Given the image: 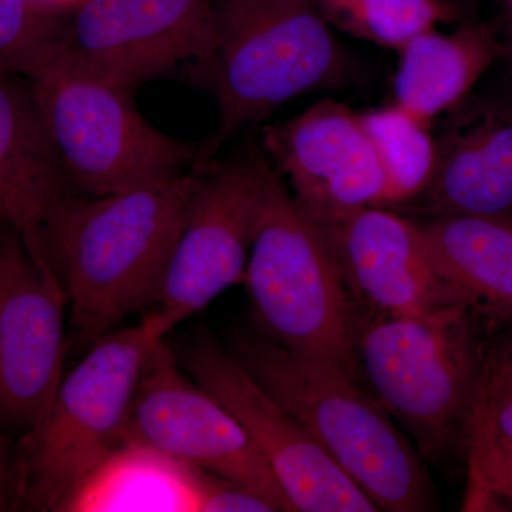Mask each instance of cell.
Wrapping results in <instances>:
<instances>
[{
  "label": "cell",
  "mask_w": 512,
  "mask_h": 512,
  "mask_svg": "<svg viewBox=\"0 0 512 512\" xmlns=\"http://www.w3.org/2000/svg\"><path fill=\"white\" fill-rule=\"evenodd\" d=\"M227 349L377 510H430L431 484L419 451L359 380L339 367L289 352L259 332L237 333Z\"/></svg>",
  "instance_id": "7a4b0ae2"
},
{
  "label": "cell",
  "mask_w": 512,
  "mask_h": 512,
  "mask_svg": "<svg viewBox=\"0 0 512 512\" xmlns=\"http://www.w3.org/2000/svg\"><path fill=\"white\" fill-rule=\"evenodd\" d=\"M387 177L383 208L421 197L436 167V137L431 126L413 119L396 104L360 113Z\"/></svg>",
  "instance_id": "ffe728a7"
},
{
  "label": "cell",
  "mask_w": 512,
  "mask_h": 512,
  "mask_svg": "<svg viewBox=\"0 0 512 512\" xmlns=\"http://www.w3.org/2000/svg\"><path fill=\"white\" fill-rule=\"evenodd\" d=\"M20 510L16 446L0 431V512Z\"/></svg>",
  "instance_id": "484cf974"
},
{
  "label": "cell",
  "mask_w": 512,
  "mask_h": 512,
  "mask_svg": "<svg viewBox=\"0 0 512 512\" xmlns=\"http://www.w3.org/2000/svg\"><path fill=\"white\" fill-rule=\"evenodd\" d=\"M274 170L258 150L198 170V185L156 302L141 318L154 339H167L184 320L244 282Z\"/></svg>",
  "instance_id": "ba28073f"
},
{
  "label": "cell",
  "mask_w": 512,
  "mask_h": 512,
  "mask_svg": "<svg viewBox=\"0 0 512 512\" xmlns=\"http://www.w3.org/2000/svg\"><path fill=\"white\" fill-rule=\"evenodd\" d=\"M47 8L63 13L64 10L76 9L84 0H40Z\"/></svg>",
  "instance_id": "83f0119b"
},
{
  "label": "cell",
  "mask_w": 512,
  "mask_h": 512,
  "mask_svg": "<svg viewBox=\"0 0 512 512\" xmlns=\"http://www.w3.org/2000/svg\"><path fill=\"white\" fill-rule=\"evenodd\" d=\"M421 244L441 278L512 311V221L443 214L417 224Z\"/></svg>",
  "instance_id": "d6986e66"
},
{
  "label": "cell",
  "mask_w": 512,
  "mask_h": 512,
  "mask_svg": "<svg viewBox=\"0 0 512 512\" xmlns=\"http://www.w3.org/2000/svg\"><path fill=\"white\" fill-rule=\"evenodd\" d=\"M505 37L503 42V57L510 63L512 69V0H505Z\"/></svg>",
  "instance_id": "4316f807"
},
{
  "label": "cell",
  "mask_w": 512,
  "mask_h": 512,
  "mask_svg": "<svg viewBox=\"0 0 512 512\" xmlns=\"http://www.w3.org/2000/svg\"><path fill=\"white\" fill-rule=\"evenodd\" d=\"M66 293L10 229L0 264V431L22 440L62 382Z\"/></svg>",
  "instance_id": "7c38bea8"
},
{
  "label": "cell",
  "mask_w": 512,
  "mask_h": 512,
  "mask_svg": "<svg viewBox=\"0 0 512 512\" xmlns=\"http://www.w3.org/2000/svg\"><path fill=\"white\" fill-rule=\"evenodd\" d=\"M64 26L40 0H0V74L35 79L59 56Z\"/></svg>",
  "instance_id": "7402d4cb"
},
{
  "label": "cell",
  "mask_w": 512,
  "mask_h": 512,
  "mask_svg": "<svg viewBox=\"0 0 512 512\" xmlns=\"http://www.w3.org/2000/svg\"><path fill=\"white\" fill-rule=\"evenodd\" d=\"M26 80L0 74V221L43 271L55 272L49 225L72 195Z\"/></svg>",
  "instance_id": "9a60e30c"
},
{
  "label": "cell",
  "mask_w": 512,
  "mask_h": 512,
  "mask_svg": "<svg viewBox=\"0 0 512 512\" xmlns=\"http://www.w3.org/2000/svg\"><path fill=\"white\" fill-rule=\"evenodd\" d=\"M218 127L197 168L249 124L305 93L340 84L349 60L316 0H211Z\"/></svg>",
  "instance_id": "3957f363"
},
{
  "label": "cell",
  "mask_w": 512,
  "mask_h": 512,
  "mask_svg": "<svg viewBox=\"0 0 512 512\" xmlns=\"http://www.w3.org/2000/svg\"><path fill=\"white\" fill-rule=\"evenodd\" d=\"M158 342L140 320L97 340L63 376L43 419L16 444L20 510L57 511L126 443L134 394Z\"/></svg>",
  "instance_id": "52a82bcc"
},
{
  "label": "cell",
  "mask_w": 512,
  "mask_h": 512,
  "mask_svg": "<svg viewBox=\"0 0 512 512\" xmlns=\"http://www.w3.org/2000/svg\"><path fill=\"white\" fill-rule=\"evenodd\" d=\"M512 503V456H468L466 510H483L491 501Z\"/></svg>",
  "instance_id": "cb8c5ba5"
},
{
  "label": "cell",
  "mask_w": 512,
  "mask_h": 512,
  "mask_svg": "<svg viewBox=\"0 0 512 512\" xmlns=\"http://www.w3.org/2000/svg\"><path fill=\"white\" fill-rule=\"evenodd\" d=\"M214 46L211 0H84L56 60L134 92L171 74L211 90Z\"/></svg>",
  "instance_id": "9c48e42d"
},
{
  "label": "cell",
  "mask_w": 512,
  "mask_h": 512,
  "mask_svg": "<svg viewBox=\"0 0 512 512\" xmlns=\"http://www.w3.org/2000/svg\"><path fill=\"white\" fill-rule=\"evenodd\" d=\"M9 232L8 225L0 221V264H2L3 254H5L6 239H8Z\"/></svg>",
  "instance_id": "f1b7e54d"
},
{
  "label": "cell",
  "mask_w": 512,
  "mask_h": 512,
  "mask_svg": "<svg viewBox=\"0 0 512 512\" xmlns=\"http://www.w3.org/2000/svg\"><path fill=\"white\" fill-rule=\"evenodd\" d=\"M262 150L306 214L383 207L387 177L360 113L316 101L291 120L265 127Z\"/></svg>",
  "instance_id": "5bb4252c"
},
{
  "label": "cell",
  "mask_w": 512,
  "mask_h": 512,
  "mask_svg": "<svg viewBox=\"0 0 512 512\" xmlns=\"http://www.w3.org/2000/svg\"><path fill=\"white\" fill-rule=\"evenodd\" d=\"M468 308L426 315L370 316L356 323V359L377 402L440 460L467 439L483 357Z\"/></svg>",
  "instance_id": "8992f818"
},
{
  "label": "cell",
  "mask_w": 512,
  "mask_h": 512,
  "mask_svg": "<svg viewBox=\"0 0 512 512\" xmlns=\"http://www.w3.org/2000/svg\"><path fill=\"white\" fill-rule=\"evenodd\" d=\"M309 218L325 238L350 299L353 296L372 315H426L476 305L437 274L414 222L383 207Z\"/></svg>",
  "instance_id": "4fadbf2b"
},
{
  "label": "cell",
  "mask_w": 512,
  "mask_h": 512,
  "mask_svg": "<svg viewBox=\"0 0 512 512\" xmlns=\"http://www.w3.org/2000/svg\"><path fill=\"white\" fill-rule=\"evenodd\" d=\"M329 25L399 52L409 40L453 19L446 0H316Z\"/></svg>",
  "instance_id": "44dd1931"
},
{
  "label": "cell",
  "mask_w": 512,
  "mask_h": 512,
  "mask_svg": "<svg viewBox=\"0 0 512 512\" xmlns=\"http://www.w3.org/2000/svg\"><path fill=\"white\" fill-rule=\"evenodd\" d=\"M127 441L146 444L185 466L245 485L276 511H295L237 420L184 372L165 339L151 352L138 382Z\"/></svg>",
  "instance_id": "8fae6325"
},
{
  "label": "cell",
  "mask_w": 512,
  "mask_h": 512,
  "mask_svg": "<svg viewBox=\"0 0 512 512\" xmlns=\"http://www.w3.org/2000/svg\"><path fill=\"white\" fill-rule=\"evenodd\" d=\"M436 146V167L423 194L433 214L512 221V103L460 111L447 120Z\"/></svg>",
  "instance_id": "2e32d148"
},
{
  "label": "cell",
  "mask_w": 512,
  "mask_h": 512,
  "mask_svg": "<svg viewBox=\"0 0 512 512\" xmlns=\"http://www.w3.org/2000/svg\"><path fill=\"white\" fill-rule=\"evenodd\" d=\"M202 471L127 441L67 494L57 512H200Z\"/></svg>",
  "instance_id": "ac0fdd59"
},
{
  "label": "cell",
  "mask_w": 512,
  "mask_h": 512,
  "mask_svg": "<svg viewBox=\"0 0 512 512\" xmlns=\"http://www.w3.org/2000/svg\"><path fill=\"white\" fill-rule=\"evenodd\" d=\"M394 76L396 106L427 126L456 109L498 59L503 42L490 26H467L451 35L434 29L399 50Z\"/></svg>",
  "instance_id": "e0dca14e"
},
{
  "label": "cell",
  "mask_w": 512,
  "mask_h": 512,
  "mask_svg": "<svg viewBox=\"0 0 512 512\" xmlns=\"http://www.w3.org/2000/svg\"><path fill=\"white\" fill-rule=\"evenodd\" d=\"M200 512H276L274 505L261 494L202 471Z\"/></svg>",
  "instance_id": "d4e9b609"
},
{
  "label": "cell",
  "mask_w": 512,
  "mask_h": 512,
  "mask_svg": "<svg viewBox=\"0 0 512 512\" xmlns=\"http://www.w3.org/2000/svg\"><path fill=\"white\" fill-rule=\"evenodd\" d=\"M200 173L104 197L70 195L49 225V249L76 336L94 345L156 302Z\"/></svg>",
  "instance_id": "6da1fadb"
},
{
  "label": "cell",
  "mask_w": 512,
  "mask_h": 512,
  "mask_svg": "<svg viewBox=\"0 0 512 512\" xmlns=\"http://www.w3.org/2000/svg\"><path fill=\"white\" fill-rule=\"evenodd\" d=\"M28 83L64 177L80 194L104 197L197 168L201 144L148 123L134 90L62 60Z\"/></svg>",
  "instance_id": "5b68a950"
},
{
  "label": "cell",
  "mask_w": 512,
  "mask_h": 512,
  "mask_svg": "<svg viewBox=\"0 0 512 512\" xmlns=\"http://www.w3.org/2000/svg\"><path fill=\"white\" fill-rule=\"evenodd\" d=\"M173 350L184 372L237 420L271 468L293 510L379 511L311 434L217 340L200 335Z\"/></svg>",
  "instance_id": "30bf717a"
},
{
  "label": "cell",
  "mask_w": 512,
  "mask_h": 512,
  "mask_svg": "<svg viewBox=\"0 0 512 512\" xmlns=\"http://www.w3.org/2000/svg\"><path fill=\"white\" fill-rule=\"evenodd\" d=\"M467 444L468 454L512 456V342L481 360Z\"/></svg>",
  "instance_id": "603a6c76"
},
{
  "label": "cell",
  "mask_w": 512,
  "mask_h": 512,
  "mask_svg": "<svg viewBox=\"0 0 512 512\" xmlns=\"http://www.w3.org/2000/svg\"><path fill=\"white\" fill-rule=\"evenodd\" d=\"M244 284L261 335L359 380L352 299L325 238L276 170Z\"/></svg>",
  "instance_id": "277c9868"
}]
</instances>
